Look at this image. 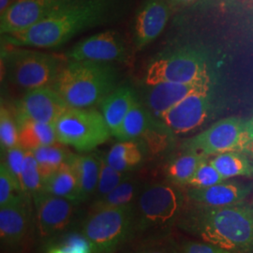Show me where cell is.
<instances>
[{
	"label": "cell",
	"mask_w": 253,
	"mask_h": 253,
	"mask_svg": "<svg viewBox=\"0 0 253 253\" xmlns=\"http://www.w3.org/2000/svg\"><path fill=\"white\" fill-rule=\"evenodd\" d=\"M125 0H77L25 30L2 35L5 43L16 47L57 48L93 27L118 18Z\"/></svg>",
	"instance_id": "1"
},
{
	"label": "cell",
	"mask_w": 253,
	"mask_h": 253,
	"mask_svg": "<svg viewBox=\"0 0 253 253\" xmlns=\"http://www.w3.org/2000/svg\"><path fill=\"white\" fill-rule=\"evenodd\" d=\"M177 226L184 232L235 253H253V205L241 202L209 208L187 201Z\"/></svg>",
	"instance_id": "2"
},
{
	"label": "cell",
	"mask_w": 253,
	"mask_h": 253,
	"mask_svg": "<svg viewBox=\"0 0 253 253\" xmlns=\"http://www.w3.org/2000/svg\"><path fill=\"white\" fill-rule=\"evenodd\" d=\"M118 77L113 63L70 60L62 68L53 87L70 107L90 108L117 88Z\"/></svg>",
	"instance_id": "3"
},
{
	"label": "cell",
	"mask_w": 253,
	"mask_h": 253,
	"mask_svg": "<svg viewBox=\"0 0 253 253\" xmlns=\"http://www.w3.org/2000/svg\"><path fill=\"white\" fill-rule=\"evenodd\" d=\"M187 201L182 187L168 181L145 185L136 201V237L169 235L177 225Z\"/></svg>",
	"instance_id": "4"
},
{
	"label": "cell",
	"mask_w": 253,
	"mask_h": 253,
	"mask_svg": "<svg viewBox=\"0 0 253 253\" xmlns=\"http://www.w3.org/2000/svg\"><path fill=\"white\" fill-rule=\"evenodd\" d=\"M94 253H115L136 238L135 205L87 212L81 225Z\"/></svg>",
	"instance_id": "5"
},
{
	"label": "cell",
	"mask_w": 253,
	"mask_h": 253,
	"mask_svg": "<svg viewBox=\"0 0 253 253\" xmlns=\"http://www.w3.org/2000/svg\"><path fill=\"white\" fill-rule=\"evenodd\" d=\"M13 47L14 49L5 52L4 54L10 81L27 90L54 85L58 74L67 63L64 57Z\"/></svg>",
	"instance_id": "6"
},
{
	"label": "cell",
	"mask_w": 253,
	"mask_h": 253,
	"mask_svg": "<svg viewBox=\"0 0 253 253\" xmlns=\"http://www.w3.org/2000/svg\"><path fill=\"white\" fill-rule=\"evenodd\" d=\"M57 142L77 151L90 152L108 141L111 130L101 112L70 107L54 123Z\"/></svg>",
	"instance_id": "7"
},
{
	"label": "cell",
	"mask_w": 253,
	"mask_h": 253,
	"mask_svg": "<svg viewBox=\"0 0 253 253\" xmlns=\"http://www.w3.org/2000/svg\"><path fill=\"white\" fill-rule=\"evenodd\" d=\"M184 152L211 156L224 152H241L253 157V141L248 132L247 120L227 118L206 130L187 139L181 145Z\"/></svg>",
	"instance_id": "8"
},
{
	"label": "cell",
	"mask_w": 253,
	"mask_h": 253,
	"mask_svg": "<svg viewBox=\"0 0 253 253\" xmlns=\"http://www.w3.org/2000/svg\"><path fill=\"white\" fill-rule=\"evenodd\" d=\"M211 77L208 56L198 50L184 48L156 57L147 67L145 82L149 86L161 83H190Z\"/></svg>",
	"instance_id": "9"
},
{
	"label": "cell",
	"mask_w": 253,
	"mask_h": 253,
	"mask_svg": "<svg viewBox=\"0 0 253 253\" xmlns=\"http://www.w3.org/2000/svg\"><path fill=\"white\" fill-rule=\"evenodd\" d=\"M32 198L36 210L38 234L42 243L69 230L78 204L43 191Z\"/></svg>",
	"instance_id": "10"
},
{
	"label": "cell",
	"mask_w": 253,
	"mask_h": 253,
	"mask_svg": "<svg viewBox=\"0 0 253 253\" xmlns=\"http://www.w3.org/2000/svg\"><path fill=\"white\" fill-rule=\"evenodd\" d=\"M214 110L212 89L199 91L187 97L166 113L162 121L174 135L186 134L203 126Z\"/></svg>",
	"instance_id": "11"
},
{
	"label": "cell",
	"mask_w": 253,
	"mask_h": 253,
	"mask_svg": "<svg viewBox=\"0 0 253 253\" xmlns=\"http://www.w3.org/2000/svg\"><path fill=\"white\" fill-rule=\"evenodd\" d=\"M70 108L68 103L53 86L27 90L19 100L15 109V119L20 126L34 121L54 124Z\"/></svg>",
	"instance_id": "12"
},
{
	"label": "cell",
	"mask_w": 253,
	"mask_h": 253,
	"mask_svg": "<svg viewBox=\"0 0 253 253\" xmlns=\"http://www.w3.org/2000/svg\"><path fill=\"white\" fill-rule=\"evenodd\" d=\"M77 0H16L0 14L1 35L32 27Z\"/></svg>",
	"instance_id": "13"
},
{
	"label": "cell",
	"mask_w": 253,
	"mask_h": 253,
	"mask_svg": "<svg viewBox=\"0 0 253 253\" xmlns=\"http://www.w3.org/2000/svg\"><path fill=\"white\" fill-rule=\"evenodd\" d=\"M127 47L117 31L107 30L88 37L73 46L67 56L70 60L97 62H125Z\"/></svg>",
	"instance_id": "14"
},
{
	"label": "cell",
	"mask_w": 253,
	"mask_h": 253,
	"mask_svg": "<svg viewBox=\"0 0 253 253\" xmlns=\"http://www.w3.org/2000/svg\"><path fill=\"white\" fill-rule=\"evenodd\" d=\"M29 198L30 195L23 192L0 208L1 245L6 249L17 250L27 237L32 219Z\"/></svg>",
	"instance_id": "15"
},
{
	"label": "cell",
	"mask_w": 253,
	"mask_h": 253,
	"mask_svg": "<svg viewBox=\"0 0 253 253\" xmlns=\"http://www.w3.org/2000/svg\"><path fill=\"white\" fill-rule=\"evenodd\" d=\"M213 79L207 78L190 83H161L149 85L146 94L147 109L162 120L163 116L180 101L199 91L212 89Z\"/></svg>",
	"instance_id": "16"
},
{
	"label": "cell",
	"mask_w": 253,
	"mask_h": 253,
	"mask_svg": "<svg viewBox=\"0 0 253 253\" xmlns=\"http://www.w3.org/2000/svg\"><path fill=\"white\" fill-rule=\"evenodd\" d=\"M169 0H145L134 18L133 41L137 50H141L162 34L172 12Z\"/></svg>",
	"instance_id": "17"
},
{
	"label": "cell",
	"mask_w": 253,
	"mask_h": 253,
	"mask_svg": "<svg viewBox=\"0 0 253 253\" xmlns=\"http://www.w3.org/2000/svg\"><path fill=\"white\" fill-rule=\"evenodd\" d=\"M252 190V185L224 181L208 188H189L186 195L190 202L195 204L209 208H223L244 202Z\"/></svg>",
	"instance_id": "18"
},
{
	"label": "cell",
	"mask_w": 253,
	"mask_h": 253,
	"mask_svg": "<svg viewBox=\"0 0 253 253\" xmlns=\"http://www.w3.org/2000/svg\"><path fill=\"white\" fill-rule=\"evenodd\" d=\"M138 101L135 92L127 86L118 87L100 102V112L112 135H118L126 115Z\"/></svg>",
	"instance_id": "19"
},
{
	"label": "cell",
	"mask_w": 253,
	"mask_h": 253,
	"mask_svg": "<svg viewBox=\"0 0 253 253\" xmlns=\"http://www.w3.org/2000/svg\"><path fill=\"white\" fill-rule=\"evenodd\" d=\"M149 151L144 141H118L105 155L107 163L117 171L131 173L139 169L146 161Z\"/></svg>",
	"instance_id": "20"
},
{
	"label": "cell",
	"mask_w": 253,
	"mask_h": 253,
	"mask_svg": "<svg viewBox=\"0 0 253 253\" xmlns=\"http://www.w3.org/2000/svg\"><path fill=\"white\" fill-rule=\"evenodd\" d=\"M69 164L73 167L79 187V203L91 201L97 190L100 177L99 152L77 155L73 154Z\"/></svg>",
	"instance_id": "21"
},
{
	"label": "cell",
	"mask_w": 253,
	"mask_h": 253,
	"mask_svg": "<svg viewBox=\"0 0 253 253\" xmlns=\"http://www.w3.org/2000/svg\"><path fill=\"white\" fill-rule=\"evenodd\" d=\"M160 120L138 100L126 115L116 138L118 141L142 139Z\"/></svg>",
	"instance_id": "22"
},
{
	"label": "cell",
	"mask_w": 253,
	"mask_h": 253,
	"mask_svg": "<svg viewBox=\"0 0 253 253\" xmlns=\"http://www.w3.org/2000/svg\"><path fill=\"white\" fill-rule=\"evenodd\" d=\"M144 186L145 185L141 181L131 175L124 182H122L115 190H112L106 196L91 202L88 212L106 208H123L135 205L136 201Z\"/></svg>",
	"instance_id": "23"
},
{
	"label": "cell",
	"mask_w": 253,
	"mask_h": 253,
	"mask_svg": "<svg viewBox=\"0 0 253 253\" xmlns=\"http://www.w3.org/2000/svg\"><path fill=\"white\" fill-rule=\"evenodd\" d=\"M42 191L79 203L78 181L73 167L67 163L43 181Z\"/></svg>",
	"instance_id": "24"
},
{
	"label": "cell",
	"mask_w": 253,
	"mask_h": 253,
	"mask_svg": "<svg viewBox=\"0 0 253 253\" xmlns=\"http://www.w3.org/2000/svg\"><path fill=\"white\" fill-rule=\"evenodd\" d=\"M18 145L27 151L57 143L54 124L29 121L18 126Z\"/></svg>",
	"instance_id": "25"
},
{
	"label": "cell",
	"mask_w": 253,
	"mask_h": 253,
	"mask_svg": "<svg viewBox=\"0 0 253 253\" xmlns=\"http://www.w3.org/2000/svg\"><path fill=\"white\" fill-rule=\"evenodd\" d=\"M208 157L199 154L184 152L172 158L165 167V175L168 182L185 187L200 165L208 160Z\"/></svg>",
	"instance_id": "26"
},
{
	"label": "cell",
	"mask_w": 253,
	"mask_h": 253,
	"mask_svg": "<svg viewBox=\"0 0 253 253\" xmlns=\"http://www.w3.org/2000/svg\"><path fill=\"white\" fill-rule=\"evenodd\" d=\"M67 145L59 142L53 145H46L32 151L39 165V169L43 181L60 169L63 165L69 163L73 153Z\"/></svg>",
	"instance_id": "27"
},
{
	"label": "cell",
	"mask_w": 253,
	"mask_h": 253,
	"mask_svg": "<svg viewBox=\"0 0 253 253\" xmlns=\"http://www.w3.org/2000/svg\"><path fill=\"white\" fill-rule=\"evenodd\" d=\"M209 162L225 179L235 176L253 177V162L247 154L224 152L217 154Z\"/></svg>",
	"instance_id": "28"
},
{
	"label": "cell",
	"mask_w": 253,
	"mask_h": 253,
	"mask_svg": "<svg viewBox=\"0 0 253 253\" xmlns=\"http://www.w3.org/2000/svg\"><path fill=\"white\" fill-rule=\"evenodd\" d=\"M43 253H94L81 230H68L43 243Z\"/></svg>",
	"instance_id": "29"
},
{
	"label": "cell",
	"mask_w": 253,
	"mask_h": 253,
	"mask_svg": "<svg viewBox=\"0 0 253 253\" xmlns=\"http://www.w3.org/2000/svg\"><path fill=\"white\" fill-rule=\"evenodd\" d=\"M100 157V177L97 186V190L91 202L97 201L109 194L115 190L122 182L130 177L132 174L122 172L114 169L106 161L104 154L99 153Z\"/></svg>",
	"instance_id": "30"
},
{
	"label": "cell",
	"mask_w": 253,
	"mask_h": 253,
	"mask_svg": "<svg viewBox=\"0 0 253 253\" xmlns=\"http://www.w3.org/2000/svg\"><path fill=\"white\" fill-rule=\"evenodd\" d=\"M20 182L23 191L31 197L42 191L43 179L32 151H27L26 153Z\"/></svg>",
	"instance_id": "31"
},
{
	"label": "cell",
	"mask_w": 253,
	"mask_h": 253,
	"mask_svg": "<svg viewBox=\"0 0 253 253\" xmlns=\"http://www.w3.org/2000/svg\"><path fill=\"white\" fill-rule=\"evenodd\" d=\"M19 128L15 117L3 104L0 109V146L1 154L18 145Z\"/></svg>",
	"instance_id": "32"
},
{
	"label": "cell",
	"mask_w": 253,
	"mask_h": 253,
	"mask_svg": "<svg viewBox=\"0 0 253 253\" xmlns=\"http://www.w3.org/2000/svg\"><path fill=\"white\" fill-rule=\"evenodd\" d=\"M225 180L226 179L217 172V169L210 163L208 159L200 165L186 187L203 189L217 185Z\"/></svg>",
	"instance_id": "33"
},
{
	"label": "cell",
	"mask_w": 253,
	"mask_h": 253,
	"mask_svg": "<svg viewBox=\"0 0 253 253\" xmlns=\"http://www.w3.org/2000/svg\"><path fill=\"white\" fill-rule=\"evenodd\" d=\"M132 253H183L181 244L170 235L145 239Z\"/></svg>",
	"instance_id": "34"
},
{
	"label": "cell",
	"mask_w": 253,
	"mask_h": 253,
	"mask_svg": "<svg viewBox=\"0 0 253 253\" xmlns=\"http://www.w3.org/2000/svg\"><path fill=\"white\" fill-rule=\"evenodd\" d=\"M21 185L9 172L5 164H0V208L8 205L18 194L23 193Z\"/></svg>",
	"instance_id": "35"
},
{
	"label": "cell",
	"mask_w": 253,
	"mask_h": 253,
	"mask_svg": "<svg viewBox=\"0 0 253 253\" xmlns=\"http://www.w3.org/2000/svg\"><path fill=\"white\" fill-rule=\"evenodd\" d=\"M27 150H25L20 145H16L6 152L2 154V161L1 163H4L9 172L12 174V176L18 181L19 184L21 185V172L23 164L25 161Z\"/></svg>",
	"instance_id": "36"
},
{
	"label": "cell",
	"mask_w": 253,
	"mask_h": 253,
	"mask_svg": "<svg viewBox=\"0 0 253 253\" xmlns=\"http://www.w3.org/2000/svg\"><path fill=\"white\" fill-rule=\"evenodd\" d=\"M181 247L183 253H235L204 241H184L181 243Z\"/></svg>",
	"instance_id": "37"
},
{
	"label": "cell",
	"mask_w": 253,
	"mask_h": 253,
	"mask_svg": "<svg viewBox=\"0 0 253 253\" xmlns=\"http://www.w3.org/2000/svg\"><path fill=\"white\" fill-rule=\"evenodd\" d=\"M11 3V0H0V14L9 9Z\"/></svg>",
	"instance_id": "38"
},
{
	"label": "cell",
	"mask_w": 253,
	"mask_h": 253,
	"mask_svg": "<svg viewBox=\"0 0 253 253\" xmlns=\"http://www.w3.org/2000/svg\"><path fill=\"white\" fill-rule=\"evenodd\" d=\"M169 1L172 3V6H174V5H187L196 0H169Z\"/></svg>",
	"instance_id": "39"
},
{
	"label": "cell",
	"mask_w": 253,
	"mask_h": 253,
	"mask_svg": "<svg viewBox=\"0 0 253 253\" xmlns=\"http://www.w3.org/2000/svg\"><path fill=\"white\" fill-rule=\"evenodd\" d=\"M247 127H248V132L253 141V117L247 121Z\"/></svg>",
	"instance_id": "40"
}]
</instances>
